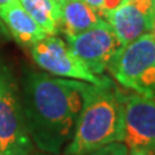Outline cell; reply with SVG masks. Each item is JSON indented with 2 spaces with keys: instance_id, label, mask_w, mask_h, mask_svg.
<instances>
[{
  "instance_id": "11",
  "label": "cell",
  "mask_w": 155,
  "mask_h": 155,
  "mask_svg": "<svg viewBox=\"0 0 155 155\" xmlns=\"http://www.w3.org/2000/svg\"><path fill=\"white\" fill-rule=\"evenodd\" d=\"M18 3L48 35L61 31V5L54 0H18Z\"/></svg>"
},
{
  "instance_id": "17",
  "label": "cell",
  "mask_w": 155,
  "mask_h": 155,
  "mask_svg": "<svg viewBox=\"0 0 155 155\" xmlns=\"http://www.w3.org/2000/svg\"><path fill=\"white\" fill-rule=\"evenodd\" d=\"M11 2H13V0H0V7L7 5V4H9Z\"/></svg>"
},
{
  "instance_id": "20",
  "label": "cell",
  "mask_w": 155,
  "mask_h": 155,
  "mask_svg": "<svg viewBox=\"0 0 155 155\" xmlns=\"http://www.w3.org/2000/svg\"><path fill=\"white\" fill-rule=\"evenodd\" d=\"M153 2H154V8H155V0H153Z\"/></svg>"
},
{
  "instance_id": "1",
  "label": "cell",
  "mask_w": 155,
  "mask_h": 155,
  "mask_svg": "<svg viewBox=\"0 0 155 155\" xmlns=\"http://www.w3.org/2000/svg\"><path fill=\"white\" fill-rule=\"evenodd\" d=\"M85 81L27 70L19 83L27 130L35 147L60 154L72 138L83 107Z\"/></svg>"
},
{
  "instance_id": "3",
  "label": "cell",
  "mask_w": 155,
  "mask_h": 155,
  "mask_svg": "<svg viewBox=\"0 0 155 155\" xmlns=\"http://www.w3.org/2000/svg\"><path fill=\"white\" fill-rule=\"evenodd\" d=\"M107 70L124 88L155 97V30L120 47Z\"/></svg>"
},
{
  "instance_id": "2",
  "label": "cell",
  "mask_w": 155,
  "mask_h": 155,
  "mask_svg": "<svg viewBox=\"0 0 155 155\" xmlns=\"http://www.w3.org/2000/svg\"><path fill=\"white\" fill-rule=\"evenodd\" d=\"M124 92L106 76L101 84L87 83L83 107L65 155H85L111 142H123Z\"/></svg>"
},
{
  "instance_id": "19",
  "label": "cell",
  "mask_w": 155,
  "mask_h": 155,
  "mask_svg": "<svg viewBox=\"0 0 155 155\" xmlns=\"http://www.w3.org/2000/svg\"><path fill=\"white\" fill-rule=\"evenodd\" d=\"M54 2H56L57 4H60V5H61V4H62V3H64V2H65V0H54Z\"/></svg>"
},
{
  "instance_id": "5",
  "label": "cell",
  "mask_w": 155,
  "mask_h": 155,
  "mask_svg": "<svg viewBox=\"0 0 155 155\" xmlns=\"http://www.w3.org/2000/svg\"><path fill=\"white\" fill-rule=\"evenodd\" d=\"M30 54L41 70L57 78L74 79L91 84H101L106 78L93 74L57 35H48L31 45Z\"/></svg>"
},
{
  "instance_id": "14",
  "label": "cell",
  "mask_w": 155,
  "mask_h": 155,
  "mask_svg": "<svg viewBox=\"0 0 155 155\" xmlns=\"http://www.w3.org/2000/svg\"><path fill=\"white\" fill-rule=\"evenodd\" d=\"M9 36H11V35H9V32H8V30H7V27L4 26L3 21L0 19V43L4 41V40H8Z\"/></svg>"
},
{
  "instance_id": "16",
  "label": "cell",
  "mask_w": 155,
  "mask_h": 155,
  "mask_svg": "<svg viewBox=\"0 0 155 155\" xmlns=\"http://www.w3.org/2000/svg\"><path fill=\"white\" fill-rule=\"evenodd\" d=\"M83 2L87 3L88 5H91L92 8L97 9V11H100L101 7H102V4H104V0H83Z\"/></svg>"
},
{
  "instance_id": "21",
  "label": "cell",
  "mask_w": 155,
  "mask_h": 155,
  "mask_svg": "<svg viewBox=\"0 0 155 155\" xmlns=\"http://www.w3.org/2000/svg\"><path fill=\"white\" fill-rule=\"evenodd\" d=\"M125 2H127V0H125Z\"/></svg>"
},
{
  "instance_id": "8",
  "label": "cell",
  "mask_w": 155,
  "mask_h": 155,
  "mask_svg": "<svg viewBox=\"0 0 155 155\" xmlns=\"http://www.w3.org/2000/svg\"><path fill=\"white\" fill-rule=\"evenodd\" d=\"M120 44H128L143 34L155 30V8L153 0H127L114 11L104 14Z\"/></svg>"
},
{
  "instance_id": "18",
  "label": "cell",
  "mask_w": 155,
  "mask_h": 155,
  "mask_svg": "<svg viewBox=\"0 0 155 155\" xmlns=\"http://www.w3.org/2000/svg\"><path fill=\"white\" fill-rule=\"evenodd\" d=\"M30 155H52V154H48V153H43V151H40V153H32V154H30Z\"/></svg>"
},
{
  "instance_id": "12",
  "label": "cell",
  "mask_w": 155,
  "mask_h": 155,
  "mask_svg": "<svg viewBox=\"0 0 155 155\" xmlns=\"http://www.w3.org/2000/svg\"><path fill=\"white\" fill-rule=\"evenodd\" d=\"M85 155H129V154H128L127 145L122 141H119V142H111L105 145V146H101Z\"/></svg>"
},
{
  "instance_id": "9",
  "label": "cell",
  "mask_w": 155,
  "mask_h": 155,
  "mask_svg": "<svg viewBox=\"0 0 155 155\" xmlns=\"http://www.w3.org/2000/svg\"><path fill=\"white\" fill-rule=\"evenodd\" d=\"M0 19L7 27L9 35L19 45L30 48L48 36L43 27L23 9L18 0H13L7 5L0 7Z\"/></svg>"
},
{
  "instance_id": "6",
  "label": "cell",
  "mask_w": 155,
  "mask_h": 155,
  "mask_svg": "<svg viewBox=\"0 0 155 155\" xmlns=\"http://www.w3.org/2000/svg\"><path fill=\"white\" fill-rule=\"evenodd\" d=\"M67 47L96 75L107 70L113 57L122 44L114 30L102 19L98 25L74 36H66Z\"/></svg>"
},
{
  "instance_id": "13",
  "label": "cell",
  "mask_w": 155,
  "mask_h": 155,
  "mask_svg": "<svg viewBox=\"0 0 155 155\" xmlns=\"http://www.w3.org/2000/svg\"><path fill=\"white\" fill-rule=\"evenodd\" d=\"M123 3H125V0H104V4L102 7H101V9L98 11V13L101 14V17L104 18V14L107 13L110 11H114V9H116L118 7H120Z\"/></svg>"
},
{
  "instance_id": "4",
  "label": "cell",
  "mask_w": 155,
  "mask_h": 155,
  "mask_svg": "<svg viewBox=\"0 0 155 155\" xmlns=\"http://www.w3.org/2000/svg\"><path fill=\"white\" fill-rule=\"evenodd\" d=\"M34 149L23 115L19 83L11 67L0 62V155H30Z\"/></svg>"
},
{
  "instance_id": "7",
  "label": "cell",
  "mask_w": 155,
  "mask_h": 155,
  "mask_svg": "<svg viewBox=\"0 0 155 155\" xmlns=\"http://www.w3.org/2000/svg\"><path fill=\"white\" fill-rule=\"evenodd\" d=\"M123 142L129 149H145L155 153V97L133 92L124 93Z\"/></svg>"
},
{
  "instance_id": "10",
  "label": "cell",
  "mask_w": 155,
  "mask_h": 155,
  "mask_svg": "<svg viewBox=\"0 0 155 155\" xmlns=\"http://www.w3.org/2000/svg\"><path fill=\"white\" fill-rule=\"evenodd\" d=\"M98 11L83 0H65L61 4V30L66 36L84 32L102 21Z\"/></svg>"
},
{
  "instance_id": "15",
  "label": "cell",
  "mask_w": 155,
  "mask_h": 155,
  "mask_svg": "<svg viewBox=\"0 0 155 155\" xmlns=\"http://www.w3.org/2000/svg\"><path fill=\"white\" fill-rule=\"evenodd\" d=\"M129 155H155V153L145 149H130Z\"/></svg>"
}]
</instances>
